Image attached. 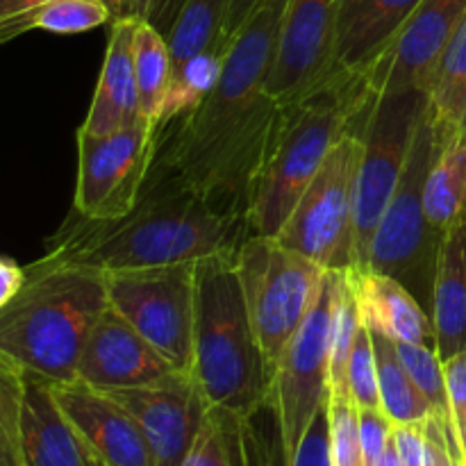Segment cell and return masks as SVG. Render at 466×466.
<instances>
[{
    "instance_id": "obj_44",
    "label": "cell",
    "mask_w": 466,
    "mask_h": 466,
    "mask_svg": "<svg viewBox=\"0 0 466 466\" xmlns=\"http://www.w3.org/2000/svg\"><path fill=\"white\" fill-rule=\"evenodd\" d=\"M48 0H0V18L12 16V14H21L25 9L36 7V5H44Z\"/></svg>"
},
{
    "instance_id": "obj_41",
    "label": "cell",
    "mask_w": 466,
    "mask_h": 466,
    "mask_svg": "<svg viewBox=\"0 0 466 466\" xmlns=\"http://www.w3.org/2000/svg\"><path fill=\"white\" fill-rule=\"evenodd\" d=\"M23 268L7 258H0V305L21 287Z\"/></svg>"
},
{
    "instance_id": "obj_25",
    "label": "cell",
    "mask_w": 466,
    "mask_h": 466,
    "mask_svg": "<svg viewBox=\"0 0 466 466\" xmlns=\"http://www.w3.org/2000/svg\"><path fill=\"white\" fill-rule=\"evenodd\" d=\"M371 339L373 350H376L380 408L390 417V421L394 426H421L428 419L435 417L432 405L405 371L394 341L378 332H371Z\"/></svg>"
},
{
    "instance_id": "obj_42",
    "label": "cell",
    "mask_w": 466,
    "mask_h": 466,
    "mask_svg": "<svg viewBox=\"0 0 466 466\" xmlns=\"http://www.w3.org/2000/svg\"><path fill=\"white\" fill-rule=\"evenodd\" d=\"M262 0H232L230 3V14H228V21H226V41H230V36L244 25L246 18L253 14V9Z\"/></svg>"
},
{
    "instance_id": "obj_31",
    "label": "cell",
    "mask_w": 466,
    "mask_h": 466,
    "mask_svg": "<svg viewBox=\"0 0 466 466\" xmlns=\"http://www.w3.org/2000/svg\"><path fill=\"white\" fill-rule=\"evenodd\" d=\"M250 451H253V466H332L330 460V421H328V399L319 408L312 426L305 432L299 451L289 458L285 444L280 440L278 426L273 432L259 431L258 414L250 417Z\"/></svg>"
},
{
    "instance_id": "obj_3",
    "label": "cell",
    "mask_w": 466,
    "mask_h": 466,
    "mask_svg": "<svg viewBox=\"0 0 466 466\" xmlns=\"http://www.w3.org/2000/svg\"><path fill=\"white\" fill-rule=\"evenodd\" d=\"M376 96L364 73L337 66L321 85L280 109L250 180V232H280L330 150L349 132L362 130Z\"/></svg>"
},
{
    "instance_id": "obj_10",
    "label": "cell",
    "mask_w": 466,
    "mask_h": 466,
    "mask_svg": "<svg viewBox=\"0 0 466 466\" xmlns=\"http://www.w3.org/2000/svg\"><path fill=\"white\" fill-rule=\"evenodd\" d=\"M196 264L107 273L109 308L116 309L176 371L194 369Z\"/></svg>"
},
{
    "instance_id": "obj_23",
    "label": "cell",
    "mask_w": 466,
    "mask_h": 466,
    "mask_svg": "<svg viewBox=\"0 0 466 466\" xmlns=\"http://www.w3.org/2000/svg\"><path fill=\"white\" fill-rule=\"evenodd\" d=\"M426 217L440 235L466 218V135L441 132V146L428 171Z\"/></svg>"
},
{
    "instance_id": "obj_35",
    "label": "cell",
    "mask_w": 466,
    "mask_h": 466,
    "mask_svg": "<svg viewBox=\"0 0 466 466\" xmlns=\"http://www.w3.org/2000/svg\"><path fill=\"white\" fill-rule=\"evenodd\" d=\"M332 466H367L360 440V408L353 396L328 390Z\"/></svg>"
},
{
    "instance_id": "obj_7",
    "label": "cell",
    "mask_w": 466,
    "mask_h": 466,
    "mask_svg": "<svg viewBox=\"0 0 466 466\" xmlns=\"http://www.w3.org/2000/svg\"><path fill=\"white\" fill-rule=\"evenodd\" d=\"M235 267L255 337L276 369L285 346L317 303L328 271L278 237L255 232L235 250Z\"/></svg>"
},
{
    "instance_id": "obj_39",
    "label": "cell",
    "mask_w": 466,
    "mask_h": 466,
    "mask_svg": "<svg viewBox=\"0 0 466 466\" xmlns=\"http://www.w3.org/2000/svg\"><path fill=\"white\" fill-rule=\"evenodd\" d=\"M391 444L400 466H426V435L421 426H394Z\"/></svg>"
},
{
    "instance_id": "obj_45",
    "label": "cell",
    "mask_w": 466,
    "mask_h": 466,
    "mask_svg": "<svg viewBox=\"0 0 466 466\" xmlns=\"http://www.w3.org/2000/svg\"><path fill=\"white\" fill-rule=\"evenodd\" d=\"M105 5L109 7V12H112V21L114 18H121V12H123V0H103Z\"/></svg>"
},
{
    "instance_id": "obj_36",
    "label": "cell",
    "mask_w": 466,
    "mask_h": 466,
    "mask_svg": "<svg viewBox=\"0 0 466 466\" xmlns=\"http://www.w3.org/2000/svg\"><path fill=\"white\" fill-rule=\"evenodd\" d=\"M349 391L358 408H380L378 364L371 330L362 323L349 362ZM382 410V408H380Z\"/></svg>"
},
{
    "instance_id": "obj_46",
    "label": "cell",
    "mask_w": 466,
    "mask_h": 466,
    "mask_svg": "<svg viewBox=\"0 0 466 466\" xmlns=\"http://www.w3.org/2000/svg\"><path fill=\"white\" fill-rule=\"evenodd\" d=\"M462 132L466 135V114H464V121H462Z\"/></svg>"
},
{
    "instance_id": "obj_32",
    "label": "cell",
    "mask_w": 466,
    "mask_h": 466,
    "mask_svg": "<svg viewBox=\"0 0 466 466\" xmlns=\"http://www.w3.org/2000/svg\"><path fill=\"white\" fill-rule=\"evenodd\" d=\"M223 55L226 50H205V53L187 59L177 71H173L171 85H168L162 109H159V130L176 118L194 112L208 98L221 76Z\"/></svg>"
},
{
    "instance_id": "obj_18",
    "label": "cell",
    "mask_w": 466,
    "mask_h": 466,
    "mask_svg": "<svg viewBox=\"0 0 466 466\" xmlns=\"http://www.w3.org/2000/svg\"><path fill=\"white\" fill-rule=\"evenodd\" d=\"M21 466H103L53 394V382L27 376L18 426Z\"/></svg>"
},
{
    "instance_id": "obj_43",
    "label": "cell",
    "mask_w": 466,
    "mask_h": 466,
    "mask_svg": "<svg viewBox=\"0 0 466 466\" xmlns=\"http://www.w3.org/2000/svg\"><path fill=\"white\" fill-rule=\"evenodd\" d=\"M153 0H123L121 18H137V21H146L150 12Z\"/></svg>"
},
{
    "instance_id": "obj_12",
    "label": "cell",
    "mask_w": 466,
    "mask_h": 466,
    "mask_svg": "<svg viewBox=\"0 0 466 466\" xmlns=\"http://www.w3.org/2000/svg\"><path fill=\"white\" fill-rule=\"evenodd\" d=\"M332 271L321 294L276 362L271 408L289 458L299 451L319 408L328 399V337H330Z\"/></svg>"
},
{
    "instance_id": "obj_5",
    "label": "cell",
    "mask_w": 466,
    "mask_h": 466,
    "mask_svg": "<svg viewBox=\"0 0 466 466\" xmlns=\"http://www.w3.org/2000/svg\"><path fill=\"white\" fill-rule=\"evenodd\" d=\"M273 364L264 355L235 267V250L196 264L194 373L209 410L250 419L271 403Z\"/></svg>"
},
{
    "instance_id": "obj_15",
    "label": "cell",
    "mask_w": 466,
    "mask_h": 466,
    "mask_svg": "<svg viewBox=\"0 0 466 466\" xmlns=\"http://www.w3.org/2000/svg\"><path fill=\"white\" fill-rule=\"evenodd\" d=\"M466 16V0H421L391 44L364 71L376 94L431 89L437 62Z\"/></svg>"
},
{
    "instance_id": "obj_13",
    "label": "cell",
    "mask_w": 466,
    "mask_h": 466,
    "mask_svg": "<svg viewBox=\"0 0 466 466\" xmlns=\"http://www.w3.org/2000/svg\"><path fill=\"white\" fill-rule=\"evenodd\" d=\"M107 394L137 419L155 466H185L209 412L194 373L173 371L150 385Z\"/></svg>"
},
{
    "instance_id": "obj_30",
    "label": "cell",
    "mask_w": 466,
    "mask_h": 466,
    "mask_svg": "<svg viewBox=\"0 0 466 466\" xmlns=\"http://www.w3.org/2000/svg\"><path fill=\"white\" fill-rule=\"evenodd\" d=\"M248 421L209 410L185 466H253Z\"/></svg>"
},
{
    "instance_id": "obj_20",
    "label": "cell",
    "mask_w": 466,
    "mask_h": 466,
    "mask_svg": "<svg viewBox=\"0 0 466 466\" xmlns=\"http://www.w3.org/2000/svg\"><path fill=\"white\" fill-rule=\"evenodd\" d=\"M362 323L394 344H428L435 349L432 319L412 291L396 278L373 268H349Z\"/></svg>"
},
{
    "instance_id": "obj_1",
    "label": "cell",
    "mask_w": 466,
    "mask_h": 466,
    "mask_svg": "<svg viewBox=\"0 0 466 466\" xmlns=\"http://www.w3.org/2000/svg\"><path fill=\"white\" fill-rule=\"evenodd\" d=\"M289 0H262L230 36L208 98L180 118L164 168L182 185L246 218L250 180L282 105L268 94Z\"/></svg>"
},
{
    "instance_id": "obj_38",
    "label": "cell",
    "mask_w": 466,
    "mask_h": 466,
    "mask_svg": "<svg viewBox=\"0 0 466 466\" xmlns=\"http://www.w3.org/2000/svg\"><path fill=\"white\" fill-rule=\"evenodd\" d=\"M394 423L380 408H360V440H362L364 462L376 466L391 444Z\"/></svg>"
},
{
    "instance_id": "obj_24",
    "label": "cell",
    "mask_w": 466,
    "mask_h": 466,
    "mask_svg": "<svg viewBox=\"0 0 466 466\" xmlns=\"http://www.w3.org/2000/svg\"><path fill=\"white\" fill-rule=\"evenodd\" d=\"M112 23V12L103 0H48L21 14L0 18V44L32 30L53 35H80Z\"/></svg>"
},
{
    "instance_id": "obj_33",
    "label": "cell",
    "mask_w": 466,
    "mask_h": 466,
    "mask_svg": "<svg viewBox=\"0 0 466 466\" xmlns=\"http://www.w3.org/2000/svg\"><path fill=\"white\" fill-rule=\"evenodd\" d=\"M396 353H399L400 362H403L405 371L412 378L414 385L421 390L428 403L432 405V412L446 426V431L455 440L453 432V419H451V405H449V391H446V378H444V362L437 355V349L428 344H396ZM460 453V449H458ZM462 460V455H460ZM464 466V464H462Z\"/></svg>"
},
{
    "instance_id": "obj_27",
    "label": "cell",
    "mask_w": 466,
    "mask_h": 466,
    "mask_svg": "<svg viewBox=\"0 0 466 466\" xmlns=\"http://www.w3.org/2000/svg\"><path fill=\"white\" fill-rule=\"evenodd\" d=\"M428 98L437 127L444 135L462 130L466 114V16L437 62Z\"/></svg>"
},
{
    "instance_id": "obj_14",
    "label": "cell",
    "mask_w": 466,
    "mask_h": 466,
    "mask_svg": "<svg viewBox=\"0 0 466 466\" xmlns=\"http://www.w3.org/2000/svg\"><path fill=\"white\" fill-rule=\"evenodd\" d=\"M341 0H289L268 94L285 107L337 68L335 39Z\"/></svg>"
},
{
    "instance_id": "obj_4",
    "label": "cell",
    "mask_w": 466,
    "mask_h": 466,
    "mask_svg": "<svg viewBox=\"0 0 466 466\" xmlns=\"http://www.w3.org/2000/svg\"><path fill=\"white\" fill-rule=\"evenodd\" d=\"M109 308L107 273L41 258L0 305V355L48 382L77 378L82 349Z\"/></svg>"
},
{
    "instance_id": "obj_17",
    "label": "cell",
    "mask_w": 466,
    "mask_h": 466,
    "mask_svg": "<svg viewBox=\"0 0 466 466\" xmlns=\"http://www.w3.org/2000/svg\"><path fill=\"white\" fill-rule=\"evenodd\" d=\"M173 371L116 309L107 308L82 349L76 380L100 391H118L150 385Z\"/></svg>"
},
{
    "instance_id": "obj_2",
    "label": "cell",
    "mask_w": 466,
    "mask_h": 466,
    "mask_svg": "<svg viewBox=\"0 0 466 466\" xmlns=\"http://www.w3.org/2000/svg\"><path fill=\"white\" fill-rule=\"evenodd\" d=\"M167 173L162 182L146 187L126 217L96 221L73 212L44 258L112 273L200 262L239 248L246 239L241 232H250L248 221Z\"/></svg>"
},
{
    "instance_id": "obj_28",
    "label": "cell",
    "mask_w": 466,
    "mask_h": 466,
    "mask_svg": "<svg viewBox=\"0 0 466 466\" xmlns=\"http://www.w3.org/2000/svg\"><path fill=\"white\" fill-rule=\"evenodd\" d=\"M362 328L358 300L349 271H332V309L330 337H328V390L349 391V362L355 339Z\"/></svg>"
},
{
    "instance_id": "obj_34",
    "label": "cell",
    "mask_w": 466,
    "mask_h": 466,
    "mask_svg": "<svg viewBox=\"0 0 466 466\" xmlns=\"http://www.w3.org/2000/svg\"><path fill=\"white\" fill-rule=\"evenodd\" d=\"M25 391V371L0 355V466H21L18 426Z\"/></svg>"
},
{
    "instance_id": "obj_40",
    "label": "cell",
    "mask_w": 466,
    "mask_h": 466,
    "mask_svg": "<svg viewBox=\"0 0 466 466\" xmlns=\"http://www.w3.org/2000/svg\"><path fill=\"white\" fill-rule=\"evenodd\" d=\"M185 3L187 0H153L146 21H148L155 30L162 32L164 36H168V32H171L173 23H176L177 14L185 7Z\"/></svg>"
},
{
    "instance_id": "obj_9",
    "label": "cell",
    "mask_w": 466,
    "mask_h": 466,
    "mask_svg": "<svg viewBox=\"0 0 466 466\" xmlns=\"http://www.w3.org/2000/svg\"><path fill=\"white\" fill-rule=\"evenodd\" d=\"M428 91L400 89L378 94L362 127V162L355 194V253L367 268L373 235L399 187L414 135L428 112Z\"/></svg>"
},
{
    "instance_id": "obj_21",
    "label": "cell",
    "mask_w": 466,
    "mask_h": 466,
    "mask_svg": "<svg viewBox=\"0 0 466 466\" xmlns=\"http://www.w3.org/2000/svg\"><path fill=\"white\" fill-rule=\"evenodd\" d=\"M419 5L421 0H341L335 39L337 66L364 71L391 44Z\"/></svg>"
},
{
    "instance_id": "obj_26",
    "label": "cell",
    "mask_w": 466,
    "mask_h": 466,
    "mask_svg": "<svg viewBox=\"0 0 466 466\" xmlns=\"http://www.w3.org/2000/svg\"><path fill=\"white\" fill-rule=\"evenodd\" d=\"M230 3L232 0H187L167 36L173 71L205 50H226Z\"/></svg>"
},
{
    "instance_id": "obj_37",
    "label": "cell",
    "mask_w": 466,
    "mask_h": 466,
    "mask_svg": "<svg viewBox=\"0 0 466 466\" xmlns=\"http://www.w3.org/2000/svg\"><path fill=\"white\" fill-rule=\"evenodd\" d=\"M446 391H449L451 419H453V432L458 440L462 464L466 466V350L453 355L444 362Z\"/></svg>"
},
{
    "instance_id": "obj_11",
    "label": "cell",
    "mask_w": 466,
    "mask_h": 466,
    "mask_svg": "<svg viewBox=\"0 0 466 466\" xmlns=\"http://www.w3.org/2000/svg\"><path fill=\"white\" fill-rule=\"evenodd\" d=\"M157 123L144 116L112 135L94 137L77 130L73 212L107 221L135 209L157 155Z\"/></svg>"
},
{
    "instance_id": "obj_6",
    "label": "cell",
    "mask_w": 466,
    "mask_h": 466,
    "mask_svg": "<svg viewBox=\"0 0 466 466\" xmlns=\"http://www.w3.org/2000/svg\"><path fill=\"white\" fill-rule=\"evenodd\" d=\"M440 146L441 132L428 105L399 187L376 228L367 262V268L396 278L408 287L428 314L435 289L437 255L444 235H440L426 217V180Z\"/></svg>"
},
{
    "instance_id": "obj_16",
    "label": "cell",
    "mask_w": 466,
    "mask_h": 466,
    "mask_svg": "<svg viewBox=\"0 0 466 466\" xmlns=\"http://www.w3.org/2000/svg\"><path fill=\"white\" fill-rule=\"evenodd\" d=\"M53 394L103 466H155L139 423L112 394L82 380L53 382Z\"/></svg>"
},
{
    "instance_id": "obj_19",
    "label": "cell",
    "mask_w": 466,
    "mask_h": 466,
    "mask_svg": "<svg viewBox=\"0 0 466 466\" xmlns=\"http://www.w3.org/2000/svg\"><path fill=\"white\" fill-rule=\"evenodd\" d=\"M137 18H114L107 50L100 68L96 94L80 132L103 137L132 126L139 112V91L135 76Z\"/></svg>"
},
{
    "instance_id": "obj_29",
    "label": "cell",
    "mask_w": 466,
    "mask_h": 466,
    "mask_svg": "<svg viewBox=\"0 0 466 466\" xmlns=\"http://www.w3.org/2000/svg\"><path fill=\"white\" fill-rule=\"evenodd\" d=\"M171 50L167 36L148 21H139L135 32V76L139 91V112L159 126V109L171 85Z\"/></svg>"
},
{
    "instance_id": "obj_22",
    "label": "cell",
    "mask_w": 466,
    "mask_h": 466,
    "mask_svg": "<svg viewBox=\"0 0 466 466\" xmlns=\"http://www.w3.org/2000/svg\"><path fill=\"white\" fill-rule=\"evenodd\" d=\"M431 319L441 362L466 350V218L441 237Z\"/></svg>"
},
{
    "instance_id": "obj_8",
    "label": "cell",
    "mask_w": 466,
    "mask_h": 466,
    "mask_svg": "<svg viewBox=\"0 0 466 466\" xmlns=\"http://www.w3.org/2000/svg\"><path fill=\"white\" fill-rule=\"evenodd\" d=\"M362 162V130L349 132L312 177L278 239L326 271L358 268L355 194Z\"/></svg>"
}]
</instances>
